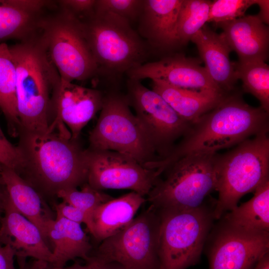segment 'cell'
Listing matches in <instances>:
<instances>
[{"mask_svg":"<svg viewBox=\"0 0 269 269\" xmlns=\"http://www.w3.org/2000/svg\"><path fill=\"white\" fill-rule=\"evenodd\" d=\"M18 148L23 164L17 173L41 195L56 196L63 189L77 188L87 182L86 150L76 140L48 130H22Z\"/></svg>","mask_w":269,"mask_h":269,"instance_id":"obj_1","label":"cell"},{"mask_svg":"<svg viewBox=\"0 0 269 269\" xmlns=\"http://www.w3.org/2000/svg\"><path fill=\"white\" fill-rule=\"evenodd\" d=\"M269 113L246 103L237 93L227 94L212 110L191 124L166 158L197 153H216L251 136L268 133Z\"/></svg>","mask_w":269,"mask_h":269,"instance_id":"obj_2","label":"cell"},{"mask_svg":"<svg viewBox=\"0 0 269 269\" xmlns=\"http://www.w3.org/2000/svg\"><path fill=\"white\" fill-rule=\"evenodd\" d=\"M16 68V101L21 130L45 132L61 77L37 36L9 46Z\"/></svg>","mask_w":269,"mask_h":269,"instance_id":"obj_3","label":"cell"},{"mask_svg":"<svg viewBox=\"0 0 269 269\" xmlns=\"http://www.w3.org/2000/svg\"><path fill=\"white\" fill-rule=\"evenodd\" d=\"M219 154H189L171 160L146 196L157 210H184L198 208L217 184Z\"/></svg>","mask_w":269,"mask_h":269,"instance_id":"obj_4","label":"cell"},{"mask_svg":"<svg viewBox=\"0 0 269 269\" xmlns=\"http://www.w3.org/2000/svg\"><path fill=\"white\" fill-rule=\"evenodd\" d=\"M130 107L125 95L116 92L105 95L100 116L89 135V149L116 151L147 169L158 170L163 159Z\"/></svg>","mask_w":269,"mask_h":269,"instance_id":"obj_5","label":"cell"},{"mask_svg":"<svg viewBox=\"0 0 269 269\" xmlns=\"http://www.w3.org/2000/svg\"><path fill=\"white\" fill-rule=\"evenodd\" d=\"M80 20L98 72L126 73L145 63L149 47L127 19L94 10Z\"/></svg>","mask_w":269,"mask_h":269,"instance_id":"obj_6","label":"cell"},{"mask_svg":"<svg viewBox=\"0 0 269 269\" xmlns=\"http://www.w3.org/2000/svg\"><path fill=\"white\" fill-rule=\"evenodd\" d=\"M269 179V138L262 133L220 154L216 190L218 198L214 207V218L219 219L237 206L245 194L255 191Z\"/></svg>","mask_w":269,"mask_h":269,"instance_id":"obj_7","label":"cell"},{"mask_svg":"<svg viewBox=\"0 0 269 269\" xmlns=\"http://www.w3.org/2000/svg\"><path fill=\"white\" fill-rule=\"evenodd\" d=\"M38 33L37 38L61 78L84 81L99 73L82 22L69 11L60 8L44 16Z\"/></svg>","mask_w":269,"mask_h":269,"instance_id":"obj_8","label":"cell"},{"mask_svg":"<svg viewBox=\"0 0 269 269\" xmlns=\"http://www.w3.org/2000/svg\"><path fill=\"white\" fill-rule=\"evenodd\" d=\"M213 210L204 204L189 210H157L159 269H186L199 261L215 219Z\"/></svg>","mask_w":269,"mask_h":269,"instance_id":"obj_9","label":"cell"},{"mask_svg":"<svg viewBox=\"0 0 269 269\" xmlns=\"http://www.w3.org/2000/svg\"><path fill=\"white\" fill-rule=\"evenodd\" d=\"M160 217L152 206L125 229L100 243L93 256L123 269H159Z\"/></svg>","mask_w":269,"mask_h":269,"instance_id":"obj_10","label":"cell"},{"mask_svg":"<svg viewBox=\"0 0 269 269\" xmlns=\"http://www.w3.org/2000/svg\"><path fill=\"white\" fill-rule=\"evenodd\" d=\"M126 96L146 134L162 159L174 148L190 124L181 119L158 93L143 86L140 81L129 79Z\"/></svg>","mask_w":269,"mask_h":269,"instance_id":"obj_11","label":"cell"},{"mask_svg":"<svg viewBox=\"0 0 269 269\" xmlns=\"http://www.w3.org/2000/svg\"><path fill=\"white\" fill-rule=\"evenodd\" d=\"M87 183L92 188L129 189L147 196L162 172L147 169L133 158L111 150H86Z\"/></svg>","mask_w":269,"mask_h":269,"instance_id":"obj_12","label":"cell"},{"mask_svg":"<svg viewBox=\"0 0 269 269\" xmlns=\"http://www.w3.org/2000/svg\"><path fill=\"white\" fill-rule=\"evenodd\" d=\"M269 251V232L248 231L224 221L209 250V268L251 269Z\"/></svg>","mask_w":269,"mask_h":269,"instance_id":"obj_13","label":"cell"},{"mask_svg":"<svg viewBox=\"0 0 269 269\" xmlns=\"http://www.w3.org/2000/svg\"><path fill=\"white\" fill-rule=\"evenodd\" d=\"M104 96L99 90L61 78L55 97V118L49 128L61 132L69 130L71 139L77 140L82 129L101 111Z\"/></svg>","mask_w":269,"mask_h":269,"instance_id":"obj_14","label":"cell"},{"mask_svg":"<svg viewBox=\"0 0 269 269\" xmlns=\"http://www.w3.org/2000/svg\"><path fill=\"white\" fill-rule=\"evenodd\" d=\"M126 74L132 80L150 79L152 81L178 88L223 92L212 80L204 67L196 60L181 54L169 55L157 61L145 62Z\"/></svg>","mask_w":269,"mask_h":269,"instance_id":"obj_15","label":"cell"},{"mask_svg":"<svg viewBox=\"0 0 269 269\" xmlns=\"http://www.w3.org/2000/svg\"><path fill=\"white\" fill-rule=\"evenodd\" d=\"M183 0H143L139 17L138 33L149 48L161 51L180 45L177 32Z\"/></svg>","mask_w":269,"mask_h":269,"instance_id":"obj_16","label":"cell"},{"mask_svg":"<svg viewBox=\"0 0 269 269\" xmlns=\"http://www.w3.org/2000/svg\"><path fill=\"white\" fill-rule=\"evenodd\" d=\"M0 240L9 244L14 250L17 260L30 258L48 263L51 261V250L41 232L13 207L6 192L0 227Z\"/></svg>","mask_w":269,"mask_h":269,"instance_id":"obj_17","label":"cell"},{"mask_svg":"<svg viewBox=\"0 0 269 269\" xmlns=\"http://www.w3.org/2000/svg\"><path fill=\"white\" fill-rule=\"evenodd\" d=\"M240 62L266 61L268 57L269 29L258 15L243 16L217 24Z\"/></svg>","mask_w":269,"mask_h":269,"instance_id":"obj_18","label":"cell"},{"mask_svg":"<svg viewBox=\"0 0 269 269\" xmlns=\"http://www.w3.org/2000/svg\"><path fill=\"white\" fill-rule=\"evenodd\" d=\"M190 41L196 44L206 71L213 82L222 92H231L238 79L235 64L230 60L232 50L223 34L204 26Z\"/></svg>","mask_w":269,"mask_h":269,"instance_id":"obj_19","label":"cell"},{"mask_svg":"<svg viewBox=\"0 0 269 269\" xmlns=\"http://www.w3.org/2000/svg\"><path fill=\"white\" fill-rule=\"evenodd\" d=\"M51 3L44 0H0V41H23L36 37L43 11Z\"/></svg>","mask_w":269,"mask_h":269,"instance_id":"obj_20","label":"cell"},{"mask_svg":"<svg viewBox=\"0 0 269 269\" xmlns=\"http://www.w3.org/2000/svg\"><path fill=\"white\" fill-rule=\"evenodd\" d=\"M49 242L52 245L50 264L62 268L70 261L81 258L87 262L92 247L81 224L61 217L49 219L46 226Z\"/></svg>","mask_w":269,"mask_h":269,"instance_id":"obj_21","label":"cell"},{"mask_svg":"<svg viewBox=\"0 0 269 269\" xmlns=\"http://www.w3.org/2000/svg\"><path fill=\"white\" fill-rule=\"evenodd\" d=\"M146 197L131 191L100 205L91 216V234L99 243L127 227L134 219Z\"/></svg>","mask_w":269,"mask_h":269,"instance_id":"obj_22","label":"cell"},{"mask_svg":"<svg viewBox=\"0 0 269 269\" xmlns=\"http://www.w3.org/2000/svg\"><path fill=\"white\" fill-rule=\"evenodd\" d=\"M0 180L13 207L40 230L49 245L46 226L52 218L47 210L42 196L15 170L2 166Z\"/></svg>","mask_w":269,"mask_h":269,"instance_id":"obj_23","label":"cell"},{"mask_svg":"<svg viewBox=\"0 0 269 269\" xmlns=\"http://www.w3.org/2000/svg\"><path fill=\"white\" fill-rule=\"evenodd\" d=\"M152 82V90L159 94L181 119L190 125L214 108L228 94L213 90L184 89Z\"/></svg>","mask_w":269,"mask_h":269,"instance_id":"obj_24","label":"cell"},{"mask_svg":"<svg viewBox=\"0 0 269 269\" xmlns=\"http://www.w3.org/2000/svg\"><path fill=\"white\" fill-rule=\"evenodd\" d=\"M254 191L250 200L230 211L224 221L248 231L269 232V179Z\"/></svg>","mask_w":269,"mask_h":269,"instance_id":"obj_25","label":"cell"},{"mask_svg":"<svg viewBox=\"0 0 269 269\" xmlns=\"http://www.w3.org/2000/svg\"><path fill=\"white\" fill-rule=\"evenodd\" d=\"M16 68L9 47L0 42V109L15 134L20 125L16 101Z\"/></svg>","mask_w":269,"mask_h":269,"instance_id":"obj_26","label":"cell"},{"mask_svg":"<svg viewBox=\"0 0 269 269\" xmlns=\"http://www.w3.org/2000/svg\"><path fill=\"white\" fill-rule=\"evenodd\" d=\"M238 79L243 83V90L255 96L261 107L269 112V66L263 61L235 63Z\"/></svg>","mask_w":269,"mask_h":269,"instance_id":"obj_27","label":"cell"},{"mask_svg":"<svg viewBox=\"0 0 269 269\" xmlns=\"http://www.w3.org/2000/svg\"><path fill=\"white\" fill-rule=\"evenodd\" d=\"M211 2L207 0H183L177 26L181 46L186 45L207 22Z\"/></svg>","mask_w":269,"mask_h":269,"instance_id":"obj_28","label":"cell"},{"mask_svg":"<svg viewBox=\"0 0 269 269\" xmlns=\"http://www.w3.org/2000/svg\"><path fill=\"white\" fill-rule=\"evenodd\" d=\"M82 187L80 190H77V188L61 190L57 193L56 196L61 199L62 201L84 212L91 221L92 214L94 210L100 205L112 199L113 197L102 191L92 188L87 183L83 185Z\"/></svg>","mask_w":269,"mask_h":269,"instance_id":"obj_29","label":"cell"},{"mask_svg":"<svg viewBox=\"0 0 269 269\" xmlns=\"http://www.w3.org/2000/svg\"><path fill=\"white\" fill-rule=\"evenodd\" d=\"M257 0H216L211 1L207 22L216 24L233 20L244 15Z\"/></svg>","mask_w":269,"mask_h":269,"instance_id":"obj_30","label":"cell"},{"mask_svg":"<svg viewBox=\"0 0 269 269\" xmlns=\"http://www.w3.org/2000/svg\"><path fill=\"white\" fill-rule=\"evenodd\" d=\"M143 3V0H96L94 10L112 12L131 23L138 20Z\"/></svg>","mask_w":269,"mask_h":269,"instance_id":"obj_31","label":"cell"},{"mask_svg":"<svg viewBox=\"0 0 269 269\" xmlns=\"http://www.w3.org/2000/svg\"><path fill=\"white\" fill-rule=\"evenodd\" d=\"M0 164L2 166L18 173L21 169L23 160L18 147L12 145L6 138L0 127Z\"/></svg>","mask_w":269,"mask_h":269,"instance_id":"obj_32","label":"cell"},{"mask_svg":"<svg viewBox=\"0 0 269 269\" xmlns=\"http://www.w3.org/2000/svg\"><path fill=\"white\" fill-rule=\"evenodd\" d=\"M56 217H61L81 224H85L90 233L92 231L91 221L89 216L79 208L62 201L54 205Z\"/></svg>","mask_w":269,"mask_h":269,"instance_id":"obj_33","label":"cell"},{"mask_svg":"<svg viewBox=\"0 0 269 269\" xmlns=\"http://www.w3.org/2000/svg\"><path fill=\"white\" fill-rule=\"evenodd\" d=\"M96 0H60L59 7L65 9L80 19L90 15L94 11Z\"/></svg>","mask_w":269,"mask_h":269,"instance_id":"obj_34","label":"cell"},{"mask_svg":"<svg viewBox=\"0 0 269 269\" xmlns=\"http://www.w3.org/2000/svg\"><path fill=\"white\" fill-rule=\"evenodd\" d=\"M15 253L11 246L0 240V269H16L14 259Z\"/></svg>","mask_w":269,"mask_h":269,"instance_id":"obj_35","label":"cell"},{"mask_svg":"<svg viewBox=\"0 0 269 269\" xmlns=\"http://www.w3.org/2000/svg\"><path fill=\"white\" fill-rule=\"evenodd\" d=\"M86 263L88 264L89 269H123L114 263L104 262L93 255L90 256Z\"/></svg>","mask_w":269,"mask_h":269,"instance_id":"obj_36","label":"cell"},{"mask_svg":"<svg viewBox=\"0 0 269 269\" xmlns=\"http://www.w3.org/2000/svg\"><path fill=\"white\" fill-rule=\"evenodd\" d=\"M37 269H89V266L86 263L84 265H82L78 262H76L68 267L65 266L62 268H58L53 266L48 262L42 261Z\"/></svg>","mask_w":269,"mask_h":269,"instance_id":"obj_37","label":"cell"},{"mask_svg":"<svg viewBox=\"0 0 269 269\" xmlns=\"http://www.w3.org/2000/svg\"><path fill=\"white\" fill-rule=\"evenodd\" d=\"M257 4L260 7V12L257 14L261 20L266 24L269 21V1L268 0H257Z\"/></svg>","mask_w":269,"mask_h":269,"instance_id":"obj_38","label":"cell"},{"mask_svg":"<svg viewBox=\"0 0 269 269\" xmlns=\"http://www.w3.org/2000/svg\"><path fill=\"white\" fill-rule=\"evenodd\" d=\"M18 269H37L42 261L32 259L30 261L17 260Z\"/></svg>","mask_w":269,"mask_h":269,"instance_id":"obj_39","label":"cell"},{"mask_svg":"<svg viewBox=\"0 0 269 269\" xmlns=\"http://www.w3.org/2000/svg\"><path fill=\"white\" fill-rule=\"evenodd\" d=\"M251 269H269V253L263 257Z\"/></svg>","mask_w":269,"mask_h":269,"instance_id":"obj_40","label":"cell"},{"mask_svg":"<svg viewBox=\"0 0 269 269\" xmlns=\"http://www.w3.org/2000/svg\"><path fill=\"white\" fill-rule=\"evenodd\" d=\"M1 184H2V182L0 179V227L3 214L4 202L6 193L5 189L4 190H2L0 186Z\"/></svg>","mask_w":269,"mask_h":269,"instance_id":"obj_41","label":"cell"},{"mask_svg":"<svg viewBox=\"0 0 269 269\" xmlns=\"http://www.w3.org/2000/svg\"><path fill=\"white\" fill-rule=\"evenodd\" d=\"M1 169V167H0V172Z\"/></svg>","mask_w":269,"mask_h":269,"instance_id":"obj_42","label":"cell"}]
</instances>
